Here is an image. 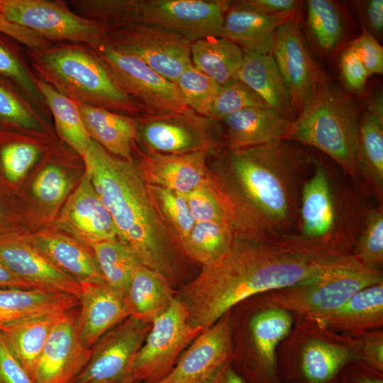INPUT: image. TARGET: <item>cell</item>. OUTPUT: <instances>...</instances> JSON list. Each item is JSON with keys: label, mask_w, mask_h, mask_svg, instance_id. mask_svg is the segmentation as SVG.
Instances as JSON below:
<instances>
[{"label": "cell", "mask_w": 383, "mask_h": 383, "mask_svg": "<svg viewBox=\"0 0 383 383\" xmlns=\"http://www.w3.org/2000/svg\"><path fill=\"white\" fill-rule=\"evenodd\" d=\"M214 153L209 168L228 204L235 236L293 235L301 189L316 155L289 140L243 149L223 147Z\"/></svg>", "instance_id": "cell-1"}, {"label": "cell", "mask_w": 383, "mask_h": 383, "mask_svg": "<svg viewBox=\"0 0 383 383\" xmlns=\"http://www.w3.org/2000/svg\"><path fill=\"white\" fill-rule=\"evenodd\" d=\"M344 256L318 252L291 237L235 236L228 255L202 267L177 297L184 305L189 322L206 330L239 303L313 277Z\"/></svg>", "instance_id": "cell-2"}, {"label": "cell", "mask_w": 383, "mask_h": 383, "mask_svg": "<svg viewBox=\"0 0 383 383\" xmlns=\"http://www.w3.org/2000/svg\"><path fill=\"white\" fill-rule=\"evenodd\" d=\"M82 159L85 172L112 217L118 240L131 247L143 265L174 285L184 256L135 160L114 156L94 140Z\"/></svg>", "instance_id": "cell-3"}, {"label": "cell", "mask_w": 383, "mask_h": 383, "mask_svg": "<svg viewBox=\"0 0 383 383\" xmlns=\"http://www.w3.org/2000/svg\"><path fill=\"white\" fill-rule=\"evenodd\" d=\"M316 154L300 198L296 242L334 256L353 255L369 206L355 182Z\"/></svg>", "instance_id": "cell-4"}, {"label": "cell", "mask_w": 383, "mask_h": 383, "mask_svg": "<svg viewBox=\"0 0 383 383\" xmlns=\"http://www.w3.org/2000/svg\"><path fill=\"white\" fill-rule=\"evenodd\" d=\"M362 111L350 93L321 69L286 140L325 154L355 182L362 179L357 149Z\"/></svg>", "instance_id": "cell-5"}, {"label": "cell", "mask_w": 383, "mask_h": 383, "mask_svg": "<svg viewBox=\"0 0 383 383\" xmlns=\"http://www.w3.org/2000/svg\"><path fill=\"white\" fill-rule=\"evenodd\" d=\"M26 51L35 74L70 99L135 118L145 113L88 45L60 43Z\"/></svg>", "instance_id": "cell-6"}, {"label": "cell", "mask_w": 383, "mask_h": 383, "mask_svg": "<svg viewBox=\"0 0 383 383\" xmlns=\"http://www.w3.org/2000/svg\"><path fill=\"white\" fill-rule=\"evenodd\" d=\"M277 351L283 383H339L343 369L361 360L359 338L335 333L306 316L294 318Z\"/></svg>", "instance_id": "cell-7"}, {"label": "cell", "mask_w": 383, "mask_h": 383, "mask_svg": "<svg viewBox=\"0 0 383 383\" xmlns=\"http://www.w3.org/2000/svg\"><path fill=\"white\" fill-rule=\"evenodd\" d=\"M382 282L381 268L367 265L348 255L313 277L264 294L271 304L294 316L319 318L361 289Z\"/></svg>", "instance_id": "cell-8"}, {"label": "cell", "mask_w": 383, "mask_h": 383, "mask_svg": "<svg viewBox=\"0 0 383 383\" xmlns=\"http://www.w3.org/2000/svg\"><path fill=\"white\" fill-rule=\"evenodd\" d=\"M0 16L52 43L93 47L105 42L109 28L74 13L60 0H0Z\"/></svg>", "instance_id": "cell-9"}, {"label": "cell", "mask_w": 383, "mask_h": 383, "mask_svg": "<svg viewBox=\"0 0 383 383\" xmlns=\"http://www.w3.org/2000/svg\"><path fill=\"white\" fill-rule=\"evenodd\" d=\"M204 331L189 322L184 305L176 296L151 323L132 362L127 383H155L165 378L182 353Z\"/></svg>", "instance_id": "cell-10"}, {"label": "cell", "mask_w": 383, "mask_h": 383, "mask_svg": "<svg viewBox=\"0 0 383 383\" xmlns=\"http://www.w3.org/2000/svg\"><path fill=\"white\" fill-rule=\"evenodd\" d=\"M138 140L143 150L162 154H184L224 147L221 123L191 109L168 114L143 113L135 117Z\"/></svg>", "instance_id": "cell-11"}, {"label": "cell", "mask_w": 383, "mask_h": 383, "mask_svg": "<svg viewBox=\"0 0 383 383\" xmlns=\"http://www.w3.org/2000/svg\"><path fill=\"white\" fill-rule=\"evenodd\" d=\"M89 48L121 90L145 113H182L189 109L177 85L140 59L113 48L106 41Z\"/></svg>", "instance_id": "cell-12"}, {"label": "cell", "mask_w": 383, "mask_h": 383, "mask_svg": "<svg viewBox=\"0 0 383 383\" xmlns=\"http://www.w3.org/2000/svg\"><path fill=\"white\" fill-rule=\"evenodd\" d=\"M228 0H135L131 23L178 34L190 42L221 36Z\"/></svg>", "instance_id": "cell-13"}, {"label": "cell", "mask_w": 383, "mask_h": 383, "mask_svg": "<svg viewBox=\"0 0 383 383\" xmlns=\"http://www.w3.org/2000/svg\"><path fill=\"white\" fill-rule=\"evenodd\" d=\"M106 42L121 52L136 57L174 83L192 65L191 42L155 26L137 22L127 23L110 30Z\"/></svg>", "instance_id": "cell-14"}, {"label": "cell", "mask_w": 383, "mask_h": 383, "mask_svg": "<svg viewBox=\"0 0 383 383\" xmlns=\"http://www.w3.org/2000/svg\"><path fill=\"white\" fill-rule=\"evenodd\" d=\"M264 300L246 323L247 359L240 374L247 383H283L278 372L277 350L294 323L289 311Z\"/></svg>", "instance_id": "cell-15"}, {"label": "cell", "mask_w": 383, "mask_h": 383, "mask_svg": "<svg viewBox=\"0 0 383 383\" xmlns=\"http://www.w3.org/2000/svg\"><path fill=\"white\" fill-rule=\"evenodd\" d=\"M151 323L129 316L104 334L73 383H127L131 365Z\"/></svg>", "instance_id": "cell-16"}, {"label": "cell", "mask_w": 383, "mask_h": 383, "mask_svg": "<svg viewBox=\"0 0 383 383\" xmlns=\"http://www.w3.org/2000/svg\"><path fill=\"white\" fill-rule=\"evenodd\" d=\"M301 26L302 3L277 30L272 52L288 88L295 117L321 70L306 45Z\"/></svg>", "instance_id": "cell-17"}, {"label": "cell", "mask_w": 383, "mask_h": 383, "mask_svg": "<svg viewBox=\"0 0 383 383\" xmlns=\"http://www.w3.org/2000/svg\"><path fill=\"white\" fill-rule=\"evenodd\" d=\"M234 353L232 309L200 333L182 353L173 369L155 383H203Z\"/></svg>", "instance_id": "cell-18"}, {"label": "cell", "mask_w": 383, "mask_h": 383, "mask_svg": "<svg viewBox=\"0 0 383 383\" xmlns=\"http://www.w3.org/2000/svg\"><path fill=\"white\" fill-rule=\"evenodd\" d=\"M78 314L79 306L52 330L35 366V383H73L87 364L91 350L81 340Z\"/></svg>", "instance_id": "cell-19"}, {"label": "cell", "mask_w": 383, "mask_h": 383, "mask_svg": "<svg viewBox=\"0 0 383 383\" xmlns=\"http://www.w3.org/2000/svg\"><path fill=\"white\" fill-rule=\"evenodd\" d=\"M0 261L35 288L68 294L79 299L80 284L56 267L26 237L18 233L1 239Z\"/></svg>", "instance_id": "cell-20"}, {"label": "cell", "mask_w": 383, "mask_h": 383, "mask_svg": "<svg viewBox=\"0 0 383 383\" xmlns=\"http://www.w3.org/2000/svg\"><path fill=\"white\" fill-rule=\"evenodd\" d=\"M136 165L150 185L166 188L184 195L194 191L207 178L209 151L184 154H162L140 150Z\"/></svg>", "instance_id": "cell-21"}, {"label": "cell", "mask_w": 383, "mask_h": 383, "mask_svg": "<svg viewBox=\"0 0 383 383\" xmlns=\"http://www.w3.org/2000/svg\"><path fill=\"white\" fill-rule=\"evenodd\" d=\"M58 223L72 237L89 247L102 241L118 240L112 217L86 172L67 199Z\"/></svg>", "instance_id": "cell-22"}, {"label": "cell", "mask_w": 383, "mask_h": 383, "mask_svg": "<svg viewBox=\"0 0 383 383\" xmlns=\"http://www.w3.org/2000/svg\"><path fill=\"white\" fill-rule=\"evenodd\" d=\"M80 285L79 331L84 345L91 350L104 334L129 313L125 296L106 283Z\"/></svg>", "instance_id": "cell-23"}, {"label": "cell", "mask_w": 383, "mask_h": 383, "mask_svg": "<svg viewBox=\"0 0 383 383\" xmlns=\"http://www.w3.org/2000/svg\"><path fill=\"white\" fill-rule=\"evenodd\" d=\"M221 123L224 147L243 149L286 140L291 121L273 109L251 107L226 116Z\"/></svg>", "instance_id": "cell-24"}, {"label": "cell", "mask_w": 383, "mask_h": 383, "mask_svg": "<svg viewBox=\"0 0 383 383\" xmlns=\"http://www.w3.org/2000/svg\"><path fill=\"white\" fill-rule=\"evenodd\" d=\"M295 10L262 15L231 1L224 16L221 37L233 42L243 51L270 55L277 30L292 17Z\"/></svg>", "instance_id": "cell-25"}, {"label": "cell", "mask_w": 383, "mask_h": 383, "mask_svg": "<svg viewBox=\"0 0 383 383\" xmlns=\"http://www.w3.org/2000/svg\"><path fill=\"white\" fill-rule=\"evenodd\" d=\"M56 267L80 284L106 283L91 247L73 237L41 232L26 237Z\"/></svg>", "instance_id": "cell-26"}, {"label": "cell", "mask_w": 383, "mask_h": 383, "mask_svg": "<svg viewBox=\"0 0 383 383\" xmlns=\"http://www.w3.org/2000/svg\"><path fill=\"white\" fill-rule=\"evenodd\" d=\"M74 101L91 139L111 155L133 160L138 140L136 118Z\"/></svg>", "instance_id": "cell-27"}, {"label": "cell", "mask_w": 383, "mask_h": 383, "mask_svg": "<svg viewBox=\"0 0 383 383\" xmlns=\"http://www.w3.org/2000/svg\"><path fill=\"white\" fill-rule=\"evenodd\" d=\"M329 330L345 335L383 327V282L365 287L331 313L315 318Z\"/></svg>", "instance_id": "cell-28"}, {"label": "cell", "mask_w": 383, "mask_h": 383, "mask_svg": "<svg viewBox=\"0 0 383 383\" xmlns=\"http://www.w3.org/2000/svg\"><path fill=\"white\" fill-rule=\"evenodd\" d=\"M243 60L234 78L245 83L271 109L291 122L295 118L291 96L272 54L243 51Z\"/></svg>", "instance_id": "cell-29"}, {"label": "cell", "mask_w": 383, "mask_h": 383, "mask_svg": "<svg viewBox=\"0 0 383 383\" xmlns=\"http://www.w3.org/2000/svg\"><path fill=\"white\" fill-rule=\"evenodd\" d=\"M70 310L38 314L0 327L9 346L33 380L37 362L52 330Z\"/></svg>", "instance_id": "cell-30"}, {"label": "cell", "mask_w": 383, "mask_h": 383, "mask_svg": "<svg viewBox=\"0 0 383 383\" xmlns=\"http://www.w3.org/2000/svg\"><path fill=\"white\" fill-rule=\"evenodd\" d=\"M162 273L143 265L135 271L125 295L129 316L152 323L172 304L177 294Z\"/></svg>", "instance_id": "cell-31"}, {"label": "cell", "mask_w": 383, "mask_h": 383, "mask_svg": "<svg viewBox=\"0 0 383 383\" xmlns=\"http://www.w3.org/2000/svg\"><path fill=\"white\" fill-rule=\"evenodd\" d=\"M305 4L306 25L316 50L329 55L342 49L352 23L344 4L334 0H308Z\"/></svg>", "instance_id": "cell-32"}, {"label": "cell", "mask_w": 383, "mask_h": 383, "mask_svg": "<svg viewBox=\"0 0 383 383\" xmlns=\"http://www.w3.org/2000/svg\"><path fill=\"white\" fill-rule=\"evenodd\" d=\"M79 306L70 294L39 288H0V327L20 319Z\"/></svg>", "instance_id": "cell-33"}, {"label": "cell", "mask_w": 383, "mask_h": 383, "mask_svg": "<svg viewBox=\"0 0 383 383\" xmlns=\"http://www.w3.org/2000/svg\"><path fill=\"white\" fill-rule=\"evenodd\" d=\"M192 65L220 86L234 78L243 60V50L221 36L191 42Z\"/></svg>", "instance_id": "cell-34"}, {"label": "cell", "mask_w": 383, "mask_h": 383, "mask_svg": "<svg viewBox=\"0 0 383 383\" xmlns=\"http://www.w3.org/2000/svg\"><path fill=\"white\" fill-rule=\"evenodd\" d=\"M35 82L53 117L57 134L82 157L92 140L84 127L76 102L37 76Z\"/></svg>", "instance_id": "cell-35"}, {"label": "cell", "mask_w": 383, "mask_h": 383, "mask_svg": "<svg viewBox=\"0 0 383 383\" xmlns=\"http://www.w3.org/2000/svg\"><path fill=\"white\" fill-rule=\"evenodd\" d=\"M357 162L362 179L383 205V120L366 111L360 119Z\"/></svg>", "instance_id": "cell-36"}, {"label": "cell", "mask_w": 383, "mask_h": 383, "mask_svg": "<svg viewBox=\"0 0 383 383\" xmlns=\"http://www.w3.org/2000/svg\"><path fill=\"white\" fill-rule=\"evenodd\" d=\"M235 238L232 228L224 223L196 221L189 235L179 244L182 253L202 267L213 265L230 252Z\"/></svg>", "instance_id": "cell-37"}, {"label": "cell", "mask_w": 383, "mask_h": 383, "mask_svg": "<svg viewBox=\"0 0 383 383\" xmlns=\"http://www.w3.org/2000/svg\"><path fill=\"white\" fill-rule=\"evenodd\" d=\"M0 126L39 136L50 134L48 119L18 88L0 75Z\"/></svg>", "instance_id": "cell-38"}, {"label": "cell", "mask_w": 383, "mask_h": 383, "mask_svg": "<svg viewBox=\"0 0 383 383\" xmlns=\"http://www.w3.org/2000/svg\"><path fill=\"white\" fill-rule=\"evenodd\" d=\"M91 249L106 284L124 296L136 269L143 265L134 250L118 240H106Z\"/></svg>", "instance_id": "cell-39"}, {"label": "cell", "mask_w": 383, "mask_h": 383, "mask_svg": "<svg viewBox=\"0 0 383 383\" xmlns=\"http://www.w3.org/2000/svg\"><path fill=\"white\" fill-rule=\"evenodd\" d=\"M28 139L0 128V173L6 184L19 182L40 155V144Z\"/></svg>", "instance_id": "cell-40"}, {"label": "cell", "mask_w": 383, "mask_h": 383, "mask_svg": "<svg viewBox=\"0 0 383 383\" xmlns=\"http://www.w3.org/2000/svg\"><path fill=\"white\" fill-rule=\"evenodd\" d=\"M9 38L0 33V75L13 84L48 119L50 114L35 85L36 75Z\"/></svg>", "instance_id": "cell-41"}, {"label": "cell", "mask_w": 383, "mask_h": 383, "mask_svg": "<svg viewBox=\"0 0 383 383\" xmlns=\"http://www.w3.org/2000/svg\"><path fill=\"white\" fill-rule=\"evenodd\" d=\"M186 197L196 221L221 222L233 229L229 206L210 170L206 180Z\"/></svg>", "instance_id": "cell-42"}, {"label": "cell", "mask_w": 383, "mask_h": 383, "mask_svg": "<svg viewBox=\"0 0 383 383\" xmlns=\"http://www.w3.org/2000/svg\"><path fill=\"white\" fill-rule=\"evenodd\" d=\"M150 187L164 220L179 246L196 223L186 195L157 186L150 185Z\"/></svg>", "instance_id": "cell-43"}, {"label": "cell", "mask_w": 383, "mask_h": 383, "mask_svg": "<svg viewBox=\"0 0 383 383\" xmlns=\"http://www.w3.org/2000/svg\"><path fill=\"white\" fill-rule=\"evenodd\" d=\"M353 255L361 262L374 267L383 265V205L370 206Z\"/></svg>", "instance_id": "cell-44"}, {"label": "cell", "mask_w": 383, "mask_h": 383, "mask_svg": "<svg viewBox=\"0 0 383 383\" xmlns=\"http://www.w3.org/2000/svg\"><path fill=\"white\" fill-rule=\"evenodd\" d=\"M175 84L189 109L209 116L221 87L216 82L191 65L180 74Z\"/></svg>", "instance_id": "cell-45"}, {"label": "cell", "mask_w": 383, "mask_h": 383, "mask_svg": "<svg viewBox=\"0 0 383 383\" xmlns=\"http://www.w3.org/2000/svg\"><path fill=\"white\" fill-rule=\"evenodd\" d=\"M251 107L269 106L245 83L233 78L220 87L209 117L221 122L232 113Z\"/></svg>", "instance_id": "cell-46"}, {"label": "cell", "mask_w": 383, "mask_h": 383, "mask_svg": "<svg viewBox=\"0 0 383 383\" xmlns=\"http://www.w3.org/2000/svg\"><path fill=\"white\" fill-rule=\"evenodd\" d=\"M70 181L62 167L50 164L38 174L32 185L35 198L43 206L55 207L65 199Z\"/></svg>", "instance_id": "cell-47"}, {"label": "cell", "mask_w": 383, "mask_h": 383, "mask_svg": "<svg viewBox=\"0 0 383 383\" xmlns=\"http://www.w3.org/2000/svg\"><path fill=\"white\" fill-rule=\"evenodd\" d=\"M339 67L345 89L351 94H362L370 76L365 65L348 45L342 51Z\"/></svg>", "instance_id": "cell-48"}, {"label": "cell", "mask_w": 383, "mask_h": 383, "mask_svg": "<svg viewBox=\"0 0 383 383\" xmlns=\"http://www.w3.org/2000/svg\"><path fill=\"white\" fill-rule=\"evenodd\" d=\"M365 65L369 75L382 74L383 48L365 27L362 33L348 45Z\"/></svg>", "instance_id": "cell-49"}, {"label": "cell", "mask_w": 383, "mask_h": 383, "mask_svg": "<svg viewBox=\"0 0 383 383\" xmlns=\"http://www.w3.org/2000/svg\"><path fill=\"white\" fill-rule=\"evenodd\" d=\"M0 383H35L0 331Z\"/></svg>", "instance_id": "cell-50"}, {"label": "cell", "mask_w": 383, "mask_h": 383, "mask_svg": "<svg viewBox=\"0 0 383 383\" xmlns=\"http://www.w3.org/2000/svg\"><path fill=\"white\" fill-rule=\"evenodd\" d=\"M365 27L375 38H382L383 34V1L364 0L350 2Z\"/></svg>", "instance_id": "cell-51"}, {"label": "cell", "mask_w": 383, "mask_h": 383, "mask_svg": "<svg viewBox=\"0 0 383 383\" xmlns=\"http://www.w3.org/2000/svg\"><path fill=\"white\" fill-rule=\"evenodd\" d=\"M361 360L372 368L383 372V330L375 329L359 335Z\"/></svg>", "instance_id": "cell-52"}, {"label": "cell", "mask_w": 383, "mask_h": 383, "mask_svg": "<svg viewBox=\"0 0 383 383\" xmlns=\"http://www.w3.org/2000/svg\"><path fill=\"white\" fill-rule=\"evenodd\" d=\"M0 33L31 50H42L52 44L29 30L11 23L1 16Z\"/></svg>", "instance_id": "cell-53"}, {"label": "cell", "mask_w": 383, "mask_h": 383, "mask_svg": "<svg viewBox=\"0 0 383 383\" xmlns=\"http://www.w3.org/2000/svg\"><path fill=\"white\" fill-rule=\"evenodd\" d=\"M339 383H383V372L372 368L362 360H357L343 369Z\"/></svg>", "instance_id": "cell-54"}, {"label": "cell", "mask_w": 383, "mask_h": 383, "mask_svg": "<svg viewBox=\"0 0 383 383\" xmlns=\"http://www.w3.org/2000/svg\"><path fill=\"white\" fill-rule=\"evenodd\" d=\"M238 5L262 15H275L295 10L301 1L296 0H235Z\"/></svg>", "instance_id": "cell-55"}, {"label": "cell", "mask_w": 383, "mask_h": 383, "mask_svg": "<svg viewBox=\"0 0 383 383\" xmlns=\"http://www.w3.org/2000/svg\"><path fill=\"white\" fill-rule=\"evenodd\" d=\"M5 186L0 182V240L18 234L16 214Z\"/></svg>", "instance_id": "cell-56"}, {"label": "cell", "mask_w": 383, "mask_h": 383, "mask_svg": "<svg viewBox=\"0 0 383 383\" xmlns=\"http://www.w3.org/2000/svg\"><path fill=\"white\" fill-rule=\"evenodd\" d=\"M203 383H247V382L235 369L231 362L221 367Z\"/></svg>", "instance_id": "cell-57"}, {"label": "cell", "mask_w": 383, "mask_h": 383, "mask_svg": "<svg viewBox=\"0 0 383 383\" xmlns=\"http://www.w3.org/2000/svg\"><path fill=\"white\" fill-rule=\"evenodd\" d=\"M0 288H35L13 273L0 261Z\"/></svg>", "instance_id": "cell-58"}, {"label": "cell", "mask_w": 383, "mask_h": 383, "mask_svg": "<svg viewBox=\"0 0 383 383\" xmlns=\"http://www.w3.org/2000/svg\"><path fill=\"white\" fill-rule=\"evenodd\" d=\"M383 120V98L379 89L374 91L366 99L365 109Z\"/></svg>", "instance_id": "cell-59"}, {"label": "cell", "mask_w": 383, "mask_h": 383, "mask_svg": "<svg viewBox=\"0 0 383 383\" xmlns=\"http://www.w3.org/2000/svg\"><path fill=\"white\" fill-rule=\"evenodd\" d=\"M91 383H104V382H91Z\"/></svg>", "instance_id": "cell-60"}]
</instances>
